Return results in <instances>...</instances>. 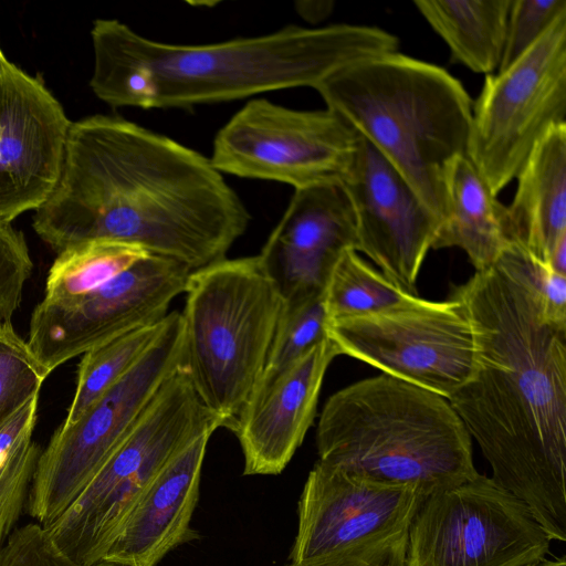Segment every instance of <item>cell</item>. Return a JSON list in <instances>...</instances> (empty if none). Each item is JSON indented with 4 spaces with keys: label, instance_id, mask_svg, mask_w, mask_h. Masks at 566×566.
<instances>
[{
    "label": "cell",
    "instance_id": "cell-1",
    "mask_svg": "<svg viewBox=\"0 0 566 566\" xmlns=\"http://www.w3.org/2000/svg\"><path fill=\"white\" fill-rule=\"evenodd\" d=\"M32 227L56 253L136 244L191 271L226 259L250 216L210 159L120 117L72 122L59 182Z\"/></svg>",
    "mask_w": 566,
    "mask_h": 566
},
{
    "label": "cell",
    "instance_id": "cell-2",
    "mask_svg": "<svg viewBox=\"0 0 566 566\" xmlns=\"http://www.w3.org/2000/svg\"><path fill=\"white\" fill-rule=\"evenodd\" d=\"M451 297L472 323L478 366L448 401L552 541H566V328L545 322L507 244Z\"/></svg>",
    "mask_w": 566,
    "mask_h": 566
},
{
    "label": "cell",
    "instance_id": "cell-3",
    "mask_svg": "<svg viewBox=\"0 0 566 566\" xmlns=\"http://www.w3.org/2000/svg\"><path fill=\"white\" fill-rule=\"evenodd\" d=\"M90 86L112 107H191L264 92L316 87L336 70L398 51L394 34L369 25L285 27L276 32L210 44L147 39L115 19L91 31Z\"/></svg>",
    "mask_w": 566,
    "mask_h": 566
},
{
    "label": "cell",
    "instance_id": "cell-4",
    "mask_svg": "<svg viewBox=\"0 0 566 566\" xmlns=\"http://www.w3.org/2000/svg\"><path fill=\"white\" fill-rule=\"evenodd\" d=\"M315 90L326 108L370 143L443 220L447 178L467 155L473 102L444 69L399 53L366 57Z\"/></svg>",
    "mask_w": 566,
    "mask_h": 566
},
{
    "label": "cell",
    "instance_id": "cell-5",
    "mask_svg": "<svg viewBox=\"0 0 566 566\" xmlns=\"http://www.w3.org/2000/svg\"><path fill=\"white\" fill-rule=\"evenodd\" d=\"M319 463L426 496L475 478L472 438L442 396L380 375L326 401L316 431Z\"/></svg>",
    "mask_w": 566,
    "mask_h": 566
},
{
    "label": "cell",
    "instance_id": "cell-6",
    "mask_svg": "<svg viewBox=\"0 0 566 566\" xmlns=\"http://www.w3.org/2000/svg\"><path fill=\"white\" fill-rule=\"evenodd\" d=\"M185 293L184 368L203 405L233 431L260 380L284 296L259 254L191 271Z\"/></svg>",
    "mask_w": 566,
    "mask_h": 566
},
{
    "label": "cell",
    "instance_id": "cell-7",
    "mask_svg": "<svg viewBox=\"0 0 566 566\" xmlns=\"http://www.w3.org/2000/svg\"><path fill=\"white\" fill-rule=\"evenodd\" d=\"M223 427L184 367L170 375L75 501L43 526L77 566L103 560L126 517L161 468L206 433Z\"/></svg>",
    "mask_w": 566,
    "mask_h": 566
},
{
    "label": "cell",
    "instance_id": "cell-8",
    "mask_svg": "<svg viewBox=\"0 0 566 566\" xmlns=\"http://www.w3.org/2000/svg\"><path fill=\"white\" fill-rule=\"evenodd\" d=\"M184 363V322L181 313L174 311L145 356L73 423L61 424L41 451L25 503L36 523L50 524L75 501Z\"/></svg>",
    "mask_w": 566,
    "mask_h": 566
},
{
    "label": "cell",
    "instance_id": "cell-9",
    "mask_svg": "<svg viewBox=\"0 0 566 566\" xmlns=\"http://www.w3.org/2000/svg\"><path fill=\"white\" fill-rule=\"evenodd\" d=\"M426 495L316 462L301 493L289 566H406L409 531Z\"/></svg>",
    "mask_w": 566,
    "mask_h": 566
},
{
    "label": "cell",
    "instance_id": "cell-10",
    "mask_svg": "<svg viewBox=\"0 0 566 566\" xmlns=\"http://www.w3.org/2000/svg\"><path fill=\"white\" fill-rule=\"evenodd\" d=\"M566 123V14L510 66L485 76L473 102L467 156L497 195L537 143Z\"/></svg>",
    "mask_w": 566,
    "mask_h": 566
},
{
    "label": "cell",
    "instance_id": "cell-11",
    "mask_svg": "<svg viewBox=\"0 0 566 566\" xmlns=\"http://www.w3.org/2000/svg\"><path fill=\"white\" fill-rule=\"evenodd\" d=\"M551 542L522 501L479 473L422 500L406 566H533Z\"/></svg>",
    "mask_w": 566,
    "mask_h": 566
},
{
    "label": "cell",
    "instance_id": "cell-12",
    "mask_svg": "<svg viewBox=\"0 0 566 566\" xmlns=\"http://www.w3.org/2000/svg\"><path fill=\"white\" fill-rule=\"evenodd\" d=\"M327 337L339 355L447 400L472 379L478 366L472 323L453 297L442 302L419 297L375 314L328 319Z\"/></svg>",
    "mask_w": 566,
    "mask_h": 566
},
{
    "label": "cell",
    "instance_id": "cell-13",
    "mask_svg": "<svg viewBox=\"0 0 566 566\" xmlns=\"http://www.w3.org/2000/svg\"><path fill=\"white\" fill-rule=\"evenodd\" d=\"M358 140L328 108L297 111L255 98L218 132L210 161L220 172L301 189L342 182Z\"/></svg>",
    "mask_w": 566,
    "mask_h": 566
},
{
    "label": "cell",
    "instance_id": "cell-14",
    "mask_svg": "<svg viewBox=\"0 0 566 566\" xmlns=\"http://www.w3.org/2000/svg\"><path fill=\"white\" fill-rule=\"evenodd\" d=\"M190 273L175 260L149 254L91 292L42 298L30 318L29 347L51 374L118 335L161 321L185 293Z\"/></svg>",
    "mask_w": 566,
    "mask_h": 566
},
{
    "label": "cell",
    "instance_id": "cell-15",
    "mask_svg": "<svg viewBox=\"0 0 566 566\" xmlns=\"http://www.w3.org/2000/svg\"><path fill=\"white\" fill-rule=\"evenodd\" d=\"M72 122L43 82L0 49V222L42 207L55 189Z\"/></svg>",
    "mask_w": 566,
    "mask_h": 566
},
{
    "label": "cell",
    "instance_id": "cell-16",
    "mask_svg": "<svg viewBox=\"0 0 566 566\" xmlns=\"http://www.w3.org/2000/svg\"><path fill=\"white\" fill-rule=\"evenodd\" d=\"M342 185L355 216L356 250L396 286L417 295L418 275L440 220L401 174L361 137Z\"/></svg>",
    "mask_w": 566,
    "mask_h": 566
},
{
    "label": "cell",
    "instance_id": "cell-17",
    "mask_svg": "<svg viewBox=\"0 0 566 566\" xmlns=\"http://www.w3.org/2000/svg\"><path fill=\"white\" fill-rule=\"evenodd\" d=\"M356 248L349 198L342 182H326L295 189L259 255L285 297L324 293L339 255Z\"/></svg>",
    "mask_w": 566,
    "mask_h": 566
},
{
    "label": "cell",
    "instance_id": "cell-18",
    "mask_svg": "<svg viewBox=\"0 0 566 566\" xmlns=\"http://www.w3.org/2000/svg\"><path fill=\"white\" fill-rule=\"evenodd\" d=\"M338 355L327 337L251 398L233 430L244 475H275L285 469L313 423L325 373Z\"/></svg>",
    "mask_w": 566,
    "mask_h": 566
},
{
    "label": "cell",
    "instance_id": "cell-19",
    "mask_svg": "<svg viewBox=\"0 0 566 566\" xmlns=\"http://www.w3.org/2000/svg\"><path fill=\"white\" fill-rule=\"evenodd\" d=\"M211 434L199 437L161 468L126 517L102 562L157 566L177 546L199 536L190 522Z\"/></svg>",
    "mask_w": 566,
    "mask_h": 566
},
{
    "label": "cell",
    "instance_id": "cell-20",
    "mask_svg": "<svg viewBox=\"0 0 566 566\" xmlns=\"http://www.w3.org/2000/svg\"><path fill=\"white\" fill-rule=\"evenodd\" d=\"M515 179L516 191L506 207L511 242L547 264L552 249L566 235V123L546 133Z\"/></svg>",
    "mask_w": 566,
    "mask_h": 566
},
{
    "label": "cell",
    "instance_id": "cell-21",
    "mask_svg": "<svg viewBox=\"0 0 566 566\" xmlns=\"http://www.w3.org/2000/svg\"><path fill=\"white\" fill-rule=\"evenodd\" d=\"M511 242L506 206L495 197L467 155L447 178V207L432 249L459 248L475 272L496 263Z\"/></svg>",
    "mask_w": 566,
    "mask_h": 566
},
{
    "label": "cell",
    "instance_id": "cell-22",
    "mask_svg": "<svg viewBox=\"0 0 566 566\" xmlns=\"http://www.w3.org/2000/svg\"><path fill=\"white\" fill-rule=\"evenodd\" d=\"M512 0H416L446 42L451 59L474 73L492 74L502 60Z\"/></svg>",
    "mask_w": 566,
    "mask_h": 566
},
{
    "label": "cell",
    "instance_id": "cell-23",
    "mask_svg": "<svg viewBox=\"0 0 566 566\" xmlns=\"http://www.w3.org/2000/svg\"><path fill=\"white\" fill-rule=\"evenodd\" d=\"M148 255L139 245L116 240H88L70 245L53 261L43 298L56 301L91 292Z\"/></svg>",
    "mask_w": 566,
    "mask_h": 566
},
{
    "label": "cell",
    "instance_id": "cell-24",
    "mask_svg": "<svg viewBox=\"0 0 566 566\" xmlns=\"http://www.w3.org/2000/svg\"><path fill=\"white\" fill-rule=\"evenodd\" d=\"M328 319L356 317L401 307L419 300L366 263L355 249L334 264L323 293Z\"/></svg>",
    "mask_w": 566,
    "mask_h": 566
},
{
    "label": "cell",
    "instance_id": "cell-25",
    "mask_svg": "<svg viewBox=\"0 0 566 566\" xmlns=\"http://www.w3.org/2000/svg\"><path fill=\"white\" fill-rule=\"evenodd\" d=\"M159 322L118 335L82 355L76 387L63 426L73 423L99 396L123 378L150 349L164 332Z\"/></svg>",
    "mask_w": 566,
    "mask_h": 566
},
{
    "label": "cell",
    "instance_id": "cell-26",
    "mask_svg": "<svg viewBox=\"0 0 566 566\" xmlns=\"http://www.w3.org/2000/svg\"><path fill=\"white\" fill-rule=\"evenodd\" d=\"M327 322L323 293L285 296L268 357L252 397L270 386L311 348L326 339Z\"/></svg>",
    "mask_w": 566,
    "mask_h": 566
},
{
    "label": "cell",
    "instance_id": "cell-27",
    "mask_svg": "<svg viewBox=\"0 0 566 566\" xmlns=\"http://www.w3.org/2000/svg\"><path fill=\"white\" fill-rule=\"evenodd\" d=\"M49 375L12 324L0 331V426L39 395Z\"/></svg>",
    "mask_w": 566,
    "mask_h": 566
},
{
    "label": "cell",
    "instance_id": "cell-28",
    "mask_svg": "<svg viewBox=\"0 0 566 566\" xmlns=\"http://www.w3.org/2000/svg\"><path fill=\"white\" fill-rule=\"evenodd\" d=\"M25 434L0 468V549L14 530L27 497L36 467L40 447Z\"/></svg>",
    "mask_w": 566,
    "mask_h": 566
},
{
    "label": "cell",
    "instance_id": "cell-29",
    "mask_svg": "<svg viewBox=\"0 0 566 566\" xmlns=\"http://www.w3.org/2000/svg\"><path fill=\"white\" fill-rule=\"evenodd\" d=\"M563 14H566V0H512L497 71L522 56Z\"/></svg>",
    "mask_w": 566,
    "mask_h": 566
},
{
    "label": "cell",
    "instance_id": "cell-30",
    "mask_svg": "<svg viewBox=\"0 0 566 566\" xmlns=\"http://www.w3.org/2000/svg\"><path fill=\"white\" fill-rule=\"evenodd\" d=\"M33 269L22 231L0 222V331L11 324Z\"/></svg>",
    "mask_w": 566,
    "mask_h": 566
},
{
    "label": "cell",
    "instance_id": "cell-31",
    "mask_svg": "<svg viewBox=\"0 0 566 566\" xmlns=\"http://www.w3.org/2000/svg\"><path fill=\"white\" fill-rule=\"evenodd\" d=\"M510 248L537 301L545 322L566 328V275L533 258L521 245L510 242Z\"/></svg>",
    "mask_w": 566,
    "mask_h": 566
},
{
    "label": "cell",
    "instance_id": "cell-32",
    "mask_svg": "<svg viewBox=\"0 0 566 566\" xmlns=\"http://www.w3.org/2000/svg\"><path fill=\"white\" fill-rule=\"evenodd\" d=\"M0 566H77L49 541L36 522L14 528L0 549Z\"/></svg>",
    "mask_w": 566,
    "mask_h": 566
},
{
    "label": "cell",
    "instance_id": "cell-33",
    "mask_svg": "<svg viewBox=\"0 0 566 566\" xmlns=\"http://www.w3.org/2000/svg\"><path fill=\"white\" fill-rule=\"evenodd\" d=\"M39 395L30 399L0 426V468L22 438L34 431Z\"/></svg>",
    "mask_w": 566,
    "mask_h": 566
},
{
    "label": "cell",
    "instance_id": "cell-34",
    "mask_svg": "<svg viewBox=\"0 0 566 566\" xmlns=\"http://www.w3.org/2000/svg\"><path fill=\"white\" fill-rule=\"evenodd\" d=\"M547 264L555 272L566 275V235L562 237L552 249Z\"/></svg>",
    "mask_w": 566,
    "mask_h": 566
},
{
    "label": "cell",
    "instance_id": "cell-35",
    "mask_svg": "<svg viewBox=\"0 0 566 566\" xmlns=\"http://www.w3.org/2000/svg\"><path fill=\"white\" fill-rule=\"evenodd\" d=\"M533 566H566L565 558H560L559 560H542Z\"/></svg>",
    "mask_w": 566,
    "mask_h": 566
},
{
    "label": "cell",
    "instance_id": "cell-36",
    "mask_svg": "<svg viewBox=\"0 0 566 566\" xmlns=\"http://www.w3.org/2000/svg\"><path fill=\"white\" fill-rule=\"evenodd\" d=\"M93 566H120V565H116V564H112V563H107V562H99Z\"/></svg>",
    "mask_w": 566,
    "mask_h": 566
},
{
    "label": "cell",
    "instance_id": "cell-37",
    "mask_svg": "<svg viewBox=\"0 0 566 566\" xmlns=\"http://www.w3.org/2000/svg\"><path fill=\"white\" fill-rule=\"evenodd\" d=\"M286 566H289V565H286Z\"/></svg>",
    "mask_w": 566,
    "mask_h": 566
}]
</instances>
